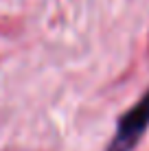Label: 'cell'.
<instances>
[{
  "instance_id": "obj_1",
  "label": "cell",
  "mask_w": 149,
  "mask_h": 151,
  "mask_svg": "<svg viewBox=\"0 0 149 151\" xmlns=\"http://www.w3.org/2000/svg\"><path fill=\"white\" fill-rule=\"evenodd\" d=\"M147 127H149V90L140 96V101L130 112L123 114L107 151H132L136 147V142L143 138V134L147 132Z\"/></svg>"
}]
</instances>
